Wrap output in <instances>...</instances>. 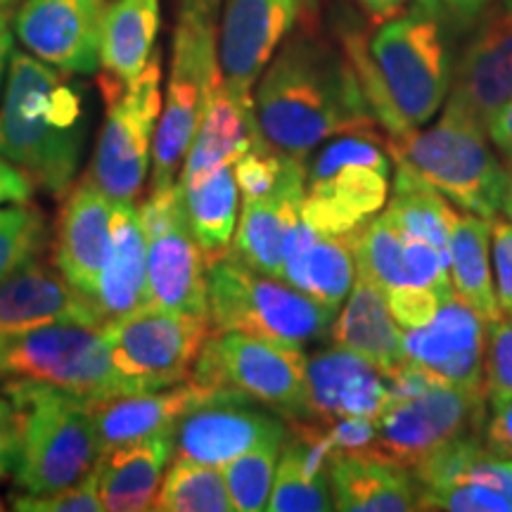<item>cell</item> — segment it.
<instances>
[{
  "instance_id": "obj_1",
  "label": "cell",
  "mask_w": 512,
  "mask_h": 512,
  "mask_svg": "<svg viewBox=\"0 0 512 512\" xmlns=\"http://www.w3.org/2000/svg\"><path fill=\"white\" fill-rule=\"evenodd\" d=\"M254 114L266 143L299 162L330 138L377 126L347 50L328 41L311 19L266 64L256 81Z\"/></svg>"
},
{
  "instance_id": "obj_2",
  "label": "cell",
  "mask_w": 512,
  "mask_h": 512,
  "mask_svg": "<svg viewBox=\"0 0 512 512\" xmlns=\"http://www.w3.org/2000/svg\"><path fill=\"white\" fill-rule=\"evenodd\" d=\"M446 29L439 17L413 8L384 19L368 43L358 34L344 36V50L389 140L430 124L444 107L453 81Z\"/></svg>"
},
{
  "instance_id": "obj_3",
  "label": "cell",
  "mask_w": 512,
  "mask_h": 512,
  "mask_svg": "<svg viewBox=\"0 0 512 512\" xmlns=\"http://www.w3.org/2000/svg\"><path fill=\"white\" fill-rule=\"evenodd\" d=\"M67 76L15 50L0 100V157L55 197L72 190L88 138L86 93Z\"/></svg>"
},
{
  "instance_id": "obj_4",
  "label": "cell",
  "mask_w": 512,
  "mask_h": 512,
  "mask_svg": "<svg viewBox=\"0 0 512 512\" xmlns=\"http://www.w3.org/2000/svg\"><path fill=\"white\" fill-rule=\"evenodd\" d=\"M3 394L19 413L17 489L46 496L76 484L102 456L93 401L53 384L12 377Z\"/></svg>"
},
{
  "instance_id": "obj_5",
  "label": "cell",
  "mask_w": 512,
  "mask_h": 512,
  "mask_svg": "<svg viewBox=\"0 0 512 512\" xmlns=\"http://www.w3.org/2000/svg\"><path fill=\"white\" fill-rule=\"evenodd\" d=\"M221 8L223 0H181L178 5L169 86L152 145V190L169 188L178 181L209 93L223 79L219 64Z\"/></svg>"
},
{
  "instance_id": "obj_6",
  "label": "cell",
  "mask_w": 512,
  "mask_h": 512,
  "mask_svg": "<svg viewBox=\"0 0 512 512\" xmlns=\"http://www.w3.org/2000/svg\"><path fill=\"white\" fill-rule=\"evenodd\" d=\"M387 147L396 162L411 166L460 209L484 219H496L503 209L508 166L491 150L486 128L456 105L446 102L432 128H415Z\"/></svg>"
},
{
  "instance_id": "obj_7",
  "label": "cell",
  "mask_w": 512,
  "mask_h": 512,
  "mask_svg": "<svg viewBox=\"0 0 512 512\" xmlns=\"http://www.w3.org/2000/svg\"><path fill=\"white\" fill-rule=\"evenodd\" d=\"M211 328L309 347L330 335L335 311L318 304L285 280L223 256L207 266Z\"/></svg>"
},
{
  "instance_id": "obj_8",
  "label": "cell",
  "mask_w": 512,
  "mask_h": 512,
  "mask_svg": "<svg viewBox=\"0 0 512 512\" xmlns=\"http://www.w3.org/2000/svg\"><path fill=\"white\" fill-rule=\"evenodd\" d=\"M190 380L245 396L285 422L311 420L306 354L292 344L211 328Z\"/></svg>"
},
{
  "instance_id": "obj_9",
  "label": "cell",
  "mask_w": 512,
  "mask_h": 512,
  "mask_svg": "<svg viewBox=\"0 0 512 512\" xmlns=\"http://www.w3.org/2000/svg\"><path fill=\"white\" fill-rule=\"evenodd\" d=\"M387 150L377 131L330 138L306 171L302 219L316 233L349 235L389 200Z\"/></svg>"
},
{
  "instance_id": "obj_10",
  "label": "cell",
  "mask_w": 512,
  "mask_h": 512,
  "mask_svg": "<svg viewBox=\"0 0 512 512\" xmlns=\"http://www.w3.org/2000/svg\"><path fill=\"white\" fill-rule=\"evenodd\" d=\"M209 332V318L145 304L105 323L102 339L128 394H138L190 380Z\"/></svg>"
},
{
  "instance_id": "obj_11",
  "label": "cell",
  "mask_w": 512,
  "mask_h": 512,
  "mask_svg": "<svg viewBox=\"0 0 512 512\" xmlns=\"http://www.w3.org/2000/svg\"><path fill=\"white\" fill-rule=\"evenodd\" d=\"M27 377L91 401L128 394L110 361L102 328L76 323L0 337V380Z\"/></svg>"
},
{
  "instance_id": "obj_12",
  "label": "cell",
  "mask_w": 512,
  "mask_h": 512,
  "mask_svg": "<svg viewBox=\"0 0 512 512\" xmlns=\"http://www.w3.org/2000/svg\"><path fill=\"white\" fill-rule=\"evenodd\" d=\"M162 105V57L155 50L145 72L107 102V117L95 143L86 181L112 202L136 204L143 195Z\"/></svg>"
},
{
  "instance_id": "obj_13",
  "label": "cell",
  "mask_w": 512,
  "mask_h": 512,
  "mask_svg": "<svg viewBox=\"0 0 512 512\" xmlns=\"http://www.w3.org/2000/svg\"><path fill=\"white\" fill-rule=\"evenodd\" d=\"M140 219L147 247V304L209 318L207 261L190 230L181 185L152 190Z\"/></svg>"
},
{
  "instance_id": "obj_14",
  "label": "cell",
  "mask_w": 512,
  "mask_h": 512,
  "mask_svg": "<svg viewBox=\"0 0 512 512\" xmlns=\"http://www.w3.org/2000/svg\"><path fill=\"white\" fill-rule=\"evenodd\" d=\"M486 422L484 387L467 389L432 384L418 396L389 401L375 418V446L370 451L411 467L448 441L479 434Z\"/></svg>"
},
{
  "instance_id": "obj_15",
  "label": "cell",
  "mask_w": 512,
  "mask_h": 512,
  "mask_svg": "<svg viewBox=\"0 0 512 512\" xmlns=\"http://www.w3.org/2000/svg\"><path fill=\"white\" fill-rule=\"evenodd\" d=\"M287 422L235 392L197 403L174 425V453L195 463L226 467L259 446H283Z\"/></svg>"
},
{
  "instance_id": "obj_16",
  "label": "cell",
  "mask_w": 512,
  "mask_h": 512,
  "mask_svg": "<svg viewBox=\"0 0 512 512\" xmlns=\"http://www.w3.org/2000/svg\"><path fill=\"white\" fill-rule=\"evenodd\" d=\"M311 15L313 0H223L219 64L230 91L252 98L266 64Z\"/></svg>"
},
{
  "instance_id": "obj_17",
  "label": "cell",
  "mask_w": 512,
  "mask_h": 512,
  "mask_svg": "<svg viewBox=\"0 0 512 512\" xmlns=\"http://www.w3.org/2000/svg\"><path fill=\"white\" fill-rule=\"evenodd\" d=\"M107 0H24L12 19L29 55L69 76L100 69L102 19Z\"/></svg>"
},
{
  "instance_id": "obj_18",
  "label": "cell",
  "mask_w": 512,
  "mask_h": 512,
  "mask_svg": "<svg viewBox=\"0 0 512 512\" xmlns=\"http://www.w3.org/2000/svg\"><path fill=\"white\" fill-rule=\"evenodd\" d=\"M470 27L453 67L448 105L470 114L489 133L491 119L512 98V12L501 0H489Z\"/></svg>"
},
{
  "instance_id": "obj_19",
  "label": "cell",
  "mask_w": 512,
  "mask_h": 512,
  "mask_svg": "<svg viewBox=\"0 0 512 512\" xmlns=\"http://www.w3.org/2000/svg\"><path fill=\"white\" fill-rule=\"evenodd\" d=\"M403 351L434 382L484 387L486 320L456 292L439 306L430 325L403 330Z\"/></svg>"
},
{
  "instance_id": "obj_20",
  "label": "cell",
  "mask_w": 512,
  "mask_h": 512,
  "mask_svg": "<svg viewBox=\"0 0 512 512\" xmlns=\"http://www.w3.org/2000/svg\"><path fill=\"white\" fill-rule=\"evenodd\" d=\"M356 275L382 292L396 287H430L441 297H453L448 254L430 242L401 233L382 214L351 233Z\"/></svg>"
},
{
  "instance_id": "obj_21",
  "label": "cell",
  "mask_w": 512,
  "mask_h": 512,
  "mask_svg": "<svg viewBox=\"0 0 512 512\" xmlns=\"http://www.w3.org/2000/svg\"><path fill=\"white\" fill-rule=\"evenodd\" d=\"M306 162L290 157L273 192L242 202L230 256L254 271L283 280L285 252L294 228L302 223Z\"/></svg>"
},
{
  "instance_id": "obj_22",
  "label": "cell",
  "mask_w": 512,
  "mask_h": 512,
  "mask_svg": "<svg viewBox=\"0 0 512 512\" xmlns=\"http://www.w3.org/2000/svg\"><path fill=\"white\" fill-rule=\"evenodd\" d=\"M112 209L105 192L83 181L69 192L57 219L55 268L91 304L112 247Z\"/></svg>"
},
{
  "instance_id": "obj_23",
  "label": "cell",
  "mask_w": 512,
  "mask_h": 512,
  "mask_svg": "<svg viewBox=\"0 0 512 512\" xmlns=\"http://www.w3.org/2000/svg\"><path fill=\"white\" fill-rule=\"evenodd\" d=\"M57 323L105 328L93 304L43 259L0 283V337Z\"/></svg>"
},
{
  "instance_id": "obj_24",
  "label": "cell",
  "mask_w": 512,
  "mask_h": 512,
  "mask_svg": "<svg viewBox=\"0 0 512 512\" xmlns=\"http://www.w3.org/2000/svg\"><path fill=\"white\" fill-rule=\"evenodd\" d=\"M337 453L323 420L287 422V439L275 467L266 510L328 512L335 510L330 489V460Z\"/></svg>"
},
{
  "instance_id": "obj_25",
  "label": "cell",
  "mask_w": 512,
  "mask_h": 512,
  "mask_svg": "<svg viewBox=\"0 0 512 512\" xmlns=\"http://www.w3.org/2000/svg\"><path fill=\"white\" fill-rule=\"evenodd\" d=\"M306 387L313 420L342 415L377 418L389 403L382 370L339 344L306 356Z\"/></svg>"
},
{
  "instance_id": "obj_26",
  "label": "cell",
  "mask_w": 512,
  "mask_h": 512,
  "mask_svg": "<svg viewBox=\"0 0 512 512\" xmlns=\"http://www.w3.org/2000/svg\"><path fill=\"white\" fill-rule=\"evenodd\" d=\"M330 489L332 505L342 512H413L420 501L413 472L377 451H337Z\"/></svg>"
},
{
  "instance_id": "obj_27",
  "label": "cell",
  "mask_w": 512,
  "mask_h": 512,
  "mask_svg": "<svg viewBox=\"0 0 512 512\" xmlns=\"http://www.w3.org/2000/svg\"><path fill=\"white\" fill-rule=\"evenodd\" d=\"M261 138L264 136L256 124L254 95L245 98L233 93L221 79L204 105L200 124L185 152L178 183H192L221 166H233Z\"/></svg>"
},
{
  "instance_id": "obj_28",
  "label": "cell",
  "mask_w": 512,
  "mask_h": 512,
  "mask_svg": "<svg viewBox=\"0 0 512 512\" xmlns=\"http://www.w3.org/2000/svg\"><path fill=\"white\" fill-rule=\"evenodd\" d=\"M219 392L223 389H209L185 380L174 387L155 389V392L121 394L112 399L93 401L100 451L107 453L121 444L174 430L183 413H188L197 403L214 399Z\"/></svg>"
},
{
  "instance_id": "obj_29",
  "label": "cell",
  "mask_w": 512,
  "mask_h": 512,
  "mask_svg": "<svg viewBox=\"0 0 512 512\" xmlns=\"http://www.w3.org/2000/svg\"><path fill=\"white\" fill-rule=\"evenodd\" d=\"M162 24L159 0H112L102 19L100 69L107 102L145 72Z\"/></svg>"
},
{
  "instance_id": "obj_30",
  "label": "cell",
  "mask_w": 512,
  "mask_h": 512,
  "mask_svg": "<svg viewBox=\"0 0 512 512\" xmlns=\"http://www.w3.org/2000/svg\"><path fill=\"white\" fill-rule=\"evenodd\" d=\"M283 280L339 313L356 280L351 233L323 235L302 219L287 242Z\"/></svg>"
},
{
  "instance_id": "obj_31",
  "label": "cell",
  "mask_w": 512,
  "mask_h": 512,
  "mask_svg": "<svg viewBox=\"0 0 512 512\" xmlns=\"http://www.w3.org/2000/svg\"><path fill=\"white\" fill-rule=\"evenodd\" d=\"M147 304V247L140 209L114 202L112 247L102 268L93 306L102 323H110Z\"/></svg>"
},
{
  "instance_id": "obj_32",
  "label": "cell",
  "mask_w": 512,
  "mask_h": 512,
  "mask_svg": "<svg viewBox=\"0 0 512 512\" xmlns=\"http://www.w3.org/2000/svg\"><path fill=\"white\" fill-rule=\"evenodd\" d=\"M171 456H174V430L152 434L102 453L98 460L102 508L107 512L152 510Z\"/></svg>"
},
{
  "instance_id": "obj_33",
  "label": "cell",
  "mask_w": 512,
  "mask_h": 512,
  "mask_svg": "<svg viewBox=\"0 0 512 512\" xmlns=\"http://www.w3.org/2000/svg\"><path fill=\"white\" fill-rule=\"evenodd\" d=\"M332 344L354 351L377 370H392L406 361L403 330L389 311L380 287L358 278L351 285L347 304L330 328Z\"/></svg>"
},
{
  "instance_id": "obj_34",
  "label": "cell",
  "mask_w": 512,
  "mask_h": 512,
  "mask_svg": "<svg viewBox=\"0 0 512 512\" xmlns=\"http://www.w3.org/2000/svg\"><path fill=\"white\" fill-rule=\"evenodd\" d=\"M491 226L494 219L465 214L458 216L456 228L448 242V271L456 297L472 306L486 325L501 316V304L496 297L494 271H491Z\"/></svg>"
},
{
  "instance_id": "obj_35",
  "label": "cell",
  "mask_w": 512,
  "mask_h": 512,
  "mask_svg": "<svg viewBox=\"0 0 512 512\" xmlns=\"http://www.w3.org/2000/svg\"><path fill=\"white\" fill-rule=\"evenodd\" d=\"M178 183V181H176ZM183 192L185 214L204 261L214 264L230 254L238 228L240 190L233 166H221L192 183H178Z\"/></svg>"
},
{
  "instance_id": "obj_36",
  "label": "cell",
  "mask_w": 512,
  "mask_h": 512,
  "mask_svg": "<svg viewBox=\"0 0 512 512\" xmlns=\"http://www.w3.org/2000/svg\"><path fill=\"white\" fill-rule=\"evenodd\" d=\"M382 216L401 233L430 242L448 254V242L460 214L446 195L415 174L411 166L396 162L392 195Z\"/></svg>"
},
{
  "instance_id": "obj_37",
  "label": "cell",
  "mask_w": 512,
  "mask_h": 512,
  "mask_svg": "<svg viewBox=\"0 0 512 512\" xmlns=\"http://www.w3.org/2000/svg\"><path fill=\"white\" fill-rule=\"evenodd\" d=\"M152 510L159 512H230L226 479L221 467L195 463V460L176 456L162 484Z\"/></svg>"
},
{
  "instance_id": "obj_38",
  "label": "cell",
  "mask_w": 512,
  "mask_h": 512,
  "mask_svg": "<svg viewBox=\"0 0 512 512\" xmlns=\"http://www.w3.org/2000/svg\"><path fill=\"white\" fill-rule=\"evenodd\" d=\"M50 242L46 214L34 204L0 207V283L43 259Z\"/></svg>"
},
{
  "instance_id": "obj_39",
  "label": "cell",
  "mask_w": 512,
  "mask_h": 512,
  "mask_svg": "<svg viewBox=\"0 0 512 512\" xmlns=\"http://www.w3.org/2000/svg\"><path fill=\"white\" fill-rule=\"evenodd\" d=\"M280 451H283V446H259L254 451L242 453L240 458L230 460L226 467H221L235 510H266Z\"/></svg>"
},
{
  "instance_id": "obj_40",
  "label": "cell",
  "mask_w": 512,
  "mask_h": 512,
  "mask_svg": "<svg viewBox=\"0 0 512 512\" xmlns=\"http://www.w3.org/2000/svg\"><path fill=\"white\" fill-rule=\"evenodd\" d=\"M484 392L486 403L510 399L512 396V316L501 313L494 323L486 325L484 351Z\"/></svg>"
},
{
  "instance_id": "obj_41",
  "label": "cell",
  "mask_w": 512,
  "mask_h": 512,
  "mask_svg": "<svg viewBox=\"0 0 512 512\" xmlns=\"http://www.w3.org/2000/svg\"><path fill=\"white\" fill-rule=\"evenodd\" d=\"M287 162H290V157L268 145L264 138L256 140L252 150L245 152L233 164V174L235 181H238L242 202L259 200V197H266L268 192H273L275 185L283 178Z\"/></svg>"
},
{
  "instance_id": "obj_42",
  "label": "cell",
  "mask_w": 512,
  "mask_h": 512,
  "mask_svg": "<svg viewBox=\"0 0 512 512\" xmlns=\"http://www.w3.org/2000/svg\"><path fill=\"white\" fill-rule=\"evenodd\" d=\"M100 470L98 465L76 484L64 486L46 496H31L19 491L12 496V508L19 512H105L100 501Z\"/></svg>"
},
{
  "instance_id": "obj_43",
  "label": "cell",
  "mask_w": 512,
  "mask_h": 512,
  "mask_svg": "<svg viewBox=\"0 0 512 512\" xmlns=\"http://www.w3.org/2000/svg\"><path fill=\"white\" fill-rule=\"evenodd\" d=\"M384 297H387L389 311L403 330L430 325L439 306L446 302L439 292L430 290V287H396V290L384 292Z\"/></svg>"
},
{
  "instance_id": "obj_44",
  "label": "cell",
  "mask_w": 512,
  "mask_h": 512,
  "mask_svg": "<svg viewBox=\"0 0 512 512\" xmlns=\"http://www.w3.org/2000/svg\"><path fill=\"white\" fill-rule=\"evenodd\" d=\"M494 235V285L503 313L512 316V221L496 219L491 226Z\"/></svg>"
},
{
  "instance_id": "obj_45",
  "label": "cell",
  "mask_w": 512,
  "mask_h": 512,
  "mask_svg": "<svg viewBox=\"0 0 512 512\" xmlns=\"http://www.w3.org/2000/svg\"><path fill=\"white\" fill-rule=\"evenodd\" d=\"M337 451H370L375 446V418L366 415H342L323 420Z\"/></svg>"
},
{
  "instance_id": "obj_46",
  "label": "cell",
  "mask_w": 512,
  "mask_h": 512,
  "mask_svg": "<svg viewBox=\"0 0 512 512\" xmlns=\"http://www.w3.org/2000/svg\"><path fill=\"white\" fill-rule=\"evenodd\" d=\"M19 460V413L8 396L0 394V479L15 475Z\"/></svg>"
},
{
  "instance_id": "obj_47",
  "label": "cell",
  "mask_w": 512,
  "mask_h": 512,
  "mask_svg": "<svg viewBox=\"0 0 512 512\" xmlns=\"http://www.w3.org/2000/svg\"><path fill=\"white\" fill-rule=\"evenodd\" d=\"M489 0H415V8L439 17L446 27H470Z\"/></svg>"
},
{
  "instance_id": "obj_48",
  "label": "cell",
  "mask_w": 512,
  "mask_h": 512,
  "mask_svg": "<svg viewBox=\"0 0 512 512\" xmlns=\"http://www.w3.org/2000/svg\"><path fill=\"white\" fill-rule=\"evenodd\" d=\"M482 437L489 451L512 458V396L491 406V415H486Z\"/></svg>"
},
{
  "instance_id": "obj_49",
  "label": "cell",
  "mask_w": 512,
  "mask_h": 512,
  "mask_svg": "<svg viewBox=\"0 0 512 512\" xmlns=\"http://www.w3.org/2000/svg\"><path fill=\"white\" fill-rule=\"evenodd\" d=\"M31 197H34L31 178L22 169H17L15 164H10L8 159L0 157V207L3 204L29 202Z\"/></svg>"
},
{
  "instance_id": "obj_50",
  "label": "cell",
  "mask_w": 512,
  "mask_h": 512,
  "mask_svg": "<svg viewBox=\"0 0 512 512\" xmlns=\"http://www.w3.org/2000/svg\"><path fill=\"white\" fill-rule=\"evenodd\" d=\"M489 140L496 145V150L501 152L505 162L512 164V98L505 102V105L501 107V112L491 119Z\"/></svg>"
},
{
  "instance_id": "obj_51",
  "label": "cell",
  "mask_w": 512,
  "mask_h": 512,
  "mask_svg": "<svg viewBox=\"0 0 512 512\" xmlns=\"http://www.w3.org/2000/svg\"><path fill=\"white\" fill-rule=\"evenodd\" d=\"M12 53H15V31H12L8 12L0 10V93L5 88V76H8Z\"/></svg>"
},
{
  "instance_id": "obj_52",
  "label": "cell",
  "mask_w": 512,
  "mask_h": 512,
  "mask_svg": "<svg viewBox=\"0 0 512 512\" xmlns=\"http://www.w3.org/2000/svg\"><path fill=\"white\" fill-rule=\"evenodd\" d=\"M358 3H361V8L366 10L375 22H384V19L394 17L396 12H401V8L408 3V0H358Z\"/></svg>"
},
{
  "instance_id": "obj_53",
  "label": "cell",
  "mask_w": 512,
  "mask_h": 512,
  "mask_svg": "<svg viewBox=\"0 0 512 512\" xmlns=\"http://www.w3.org/2000/svg\"><path fill=\"white\" fill-rule=\"evenodd\" d=\"M503 214L512 219V164H508V185H505V195H503Z\"/></svg>"
},
{
  "instance_id": "obj_54",
  "label": "cell",
  "mask_w": 512,
  "mask_h": 512,
  "mask_svg": "<svg viewBox=\"0 0 512 512\" xmlns=\"http://www.w3.org/2000/svg\"><path fill=\"white\" fill-rule=\"evenodd\" d=\"M12 3H17V0H0V10H5V8H10Z\"/></svg>"
},
{
  "instance_id": "obj_55",
  "label": "cell",
  "mask_w": 512,
  "mask_h": 512,
  "mask_svg": "<svg viewBox=\"0 0 512 512\" xmlns=\"http://www.w3.org/2000/svg\"><path fill=\"white\" fill-rule=\"evenodd\" d=\"M501 3L505 5V8H508V10L512 12V0H501Z\"/></svg>"
},
{
  "instance_id": "obj_56",
  "label": "cell",
  "mask_w": 512,
  "mask_h": 512,
  "mask_svg": "<svg viewBox=\"0 0 512 512\" xmlns=\"http://www.w3.org/2000/svg\"><path fill=\"white\" fill-rule=\"evenodd\" d=\"M0 510H3V503H0Z\"/></svg>"
}]
</instances>
